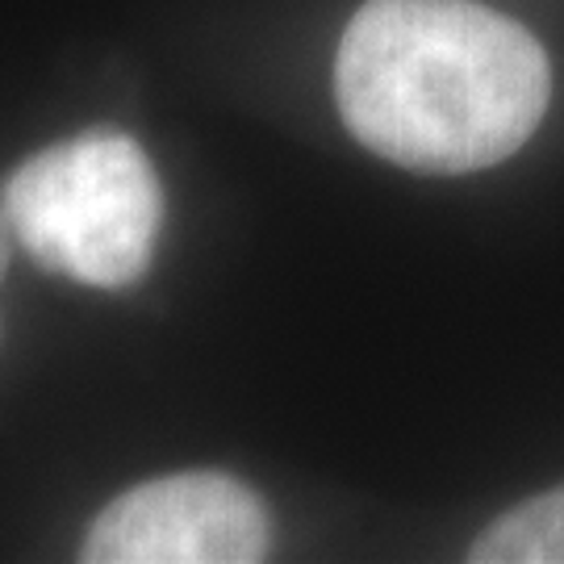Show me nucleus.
Listing matches in <instances>:
<instances>
[{
  "instance_id": "obj_4",
  "label": "nucleus",
  "mask_w": 564,
  "mask_h": 564,
  "mask_svg": "<svg viewBox=\"0 0 564 564\" xmlns=\"http://www.w3.org/2000/svg\"><path fill=\"white\" fill-rule=\"evenodd\" d=\"M473 564H564V485L506 510L468 547Z\"/></svg>"
},
{
  "instance_id": "obj_1",
  "label": "nucleus",
  "mask_w": 564,
  "mask_h": 564,
  "mask_svg": "<svg viewBox=\"0 0 564 564\" xmlns=\"http://www.w3.org/2000/svg\"><path fill=\"white\" fill-rule=\"evenodd\" d=\"M547 97L544 46L477 0H368L335 55L347 130L372 155L431 176L510 160Z\"/></svg>"
},
{
  "instance_id": "obj_3",
  "label": "nucleus",
  "mask_w": 564,
  "mask_h": 564,
  "mask_svg": "<svg viewBox=\"0 0 564 564\" xmlns=\"http://www.w3.org/2000/svg\"><path fill=\"white\" fill-rule=\"evenodd\" d=\"M272 523L256 489L230 473L142 481L105 506L84 540L93 564H256Z\"/></svg>"
},
{
  "instance_id": "obj_5",
  "label": "nucleus",
  "mask_w": 564,
  "mask_h": 564,
  "mask_svg": "<svg viewBox=\"0 0 564 564\" xmlns=\"http://www.w3.org/2000/svg\"><path fill=\"white\" fill-rule=\"evenodd\" d=\"M13 223H9V214H4V202H0V281H4V268H9V256H13Z\"/></svg>"
},
{
  "instance_id": "obj_2",
  "label": "nucleus",
  "mask_w": 564,
  "mask_h": 564,
  "mask_svg": "<svg viewBox=\"0 0 564 564\" xmlns=\"http://www.w3.org/2000/svg\"><path fill=\"white\" fill-rule=\"evenodd\" d=\"M4 214L42 268L93 289H126L151 268L163 193L139 142L93 130L21 163L4 184Z\"/></svg>"
}]
</instances>
